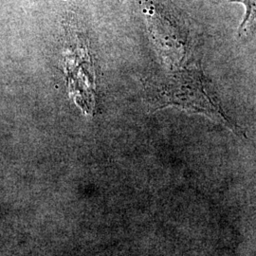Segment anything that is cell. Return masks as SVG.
Instances as JSON below:
<instances>
[{"mask_svg":"<svg viewBox=\"0 0 256 256\" xmlns=\"http://www.w3.org/2000/svg\"><path fill=\"white\" fill-rule=\"evenodd\" d=\"M156 23V41L169 70L168 80L162 84L160 104H173L187 112L200 114L228 128L238 136L244 133L221 106L209 79L203 72L198 41L189 28L160 18Z\"/></svg>","mask_w":256,"mask_h":256,"instance_id":"cell-1","label":"cell"},{"mask_svg":"<svg viewBox=\"0 0 256 256\" xmlns=\"http://www.w3.org/2000/svg\"><path fill=\"white\" fill-rule=\"evenodd\" d=\"M244 5L246 14L239 27V37L252 36L256 32V0H232Z\"/></svg>","mask_w":256,"mask_h":256,"instance_id":"cell-2","label":"cell"}]
</instances>
